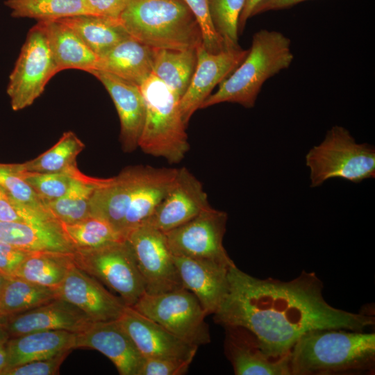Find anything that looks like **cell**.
Masks as SVG:
<instances>
[{"label":"cell","mask_w":375,"mask_h":375,"mask_svg":"<svg viewBox=\"0 0 375 375\" xmlns=\"http://www.w3.org/2000/svg\"><path fill=\"white\" fill-rule=\"evenodd\" d=\"M145 117L138 147L148 155L181 162L190 149L180 97L153 73L140 86Z\"/></svg>","instance_id":"5b68a950"},{"label":"cell","mask_w":375,"mask_h":375,"mask_svg":"<svg viewBox=\"0 0 375 375\" xmlns=\"http://www.w3.org/2000/svg\"><path fill=\"white\" fill-rule=\"evenodd\" d=\"M183 1L190 8L198 23L204 49L211 53H219L228 49L215 28L210 15L208 0Z\"/></svg>","instance_id":"f35d334b"},{"label":"cell","mask_w":375,"mask_h":375,"mask_svg":"<svg viewBox=\"0 0 375 375\" xmlns=\"http://www.w3.org/2000/svg\"><path fill=\"white\" fill-rule=\"evenodd\" d=\"M307 0H262L254 8L252 17L269 10H278L290 8Z\"/></svg>","instance_id":"ee69618b"},{"label":"cell","mask_w":375,"mask_h":375,"mask_svg":"<svg viewBox=\"0 0 375 375\" xmlns=\"http://www.w3.org/2000/svg\"><path fill=\"white\" fill-rule=\"evenodd\" d=\"M90 15L119 19L127 0H84Z\"/></svg>","instance_id":"7bdbcfd3"},{"label":"cell","mask_w":375,"mask_h":375,"mask_svg":"<svg viewBox=\"0 0 375 375\" xmlns=\"http://www.w3.org/2000/svg\"><path fill=\"white\" fill-rule=\"evenodd\" d=\"M8 364V356L6 346L5 343L0 344V375H2L3 371L6 369Z\"/></svg>","instance_id":"bcb514c9"},{"label":"cell","mask_w":375,"mask_h":375,"mask_svg":"<svg viewBox=\"0 0 375 375\" xmlns=\"http://www.w3.org/2000/svg\"><path fill=\"white\" fill-rule=\"evenodd\" d=\"M110 94L120 122L119 139L126 152L138 147L144 117L145 104L140 86L112 74L93 70L90 72Z\"/></svg>","instance_id":"d6986e66"},{"label":"cell","mask_w":375,"mask_h":375,"mask_svg":"<svg viewBox=\"0 0 375 375\" xmlns=\"http://www.w3.org/2000/svg\"><path fill=\"white\" fill-rule=\"evenodd\" d=\"M22 172L25 181L44 203L63 196L81 171L76 167L58 173L29 172L22 169Z\"/></svg>","instance_id":"d590c367"},{"label":"cell","mask_w":375,"mask_h":375,"mask_svg":"<svg viewBox=\"0 0 375 375\" xmlns=\"http://www.w3.org/2000/svg\"><path fill=\"white\" fill-rule=\"evenodd\" d=\"M290 45V40L281 32L257 31L244 60L208 97L201 109L224 102L253 108L264 83L291 65L294 56Z\"/></svg>","instance_id":"277c9868"},{"label":"cell","mask_w":375,"mask_h":375,"mask_svg":"<svg viewBox=\"0 0 375 375\" xmlns=\"http://www.w3.org/2000/svg\"><path fill=\"white\" fill-rule=\"evenodd\" d=\"M90 322L81 310L60 297L31 310L5 317V326L10 338L51 330L76 333Z\"/></svg>","instance_id":"ffe728a7"},{"label":"cell","mask_w":375,"mask_h":375,"mask_svg":"<svg viewBox=\"0 0 375 375\" xmlns=\"http://www.w3.org/2000/svg\"><path fill=\"white\" fill-rule=\"evenodd\" d=\"M173 258L183 287L196 296L207 315L215 314L228 295L231 267L206 259Z\"/></svg>","instance_id":"ac0fdd59"},{"label":"cell","mask_w":375,"mask_h":375,"mask_svg":"<svg viewBox=\"0 0 375 375\" xmlns=\"http://www.w3.org/2000/svg\"><path fill=\"white\" fill-rule=\"evenodd\" d=\"M58 297V288H50L18 277H10L0 297V315L21 313L43 305Z\"/></svg>","instance_id":"4dcf8cb0"},{"label":"cell","mask_w":375,"mask_h":375,"mask_svg":"<svg viewBox=\"0 0 375 375\" xmlns=\"http://www.w3.org/2000/svg\"><path fill=\"white\" fill-rule=\"evenodd\" d=\"M40 22L44 23L58 72L69 69L89 73L95 70L98 56L72 28L59 20Z\"/></svg>","instance_id":"484cf974"},{"label":"cell","mask_w":375,"mask_h":375,"mask_svg":"<svg viewBox=\"0 0 375 375\" xmlns=\"http://www.w3.org/2000/svg\"><path fill=\"white\" fill-rule=\"evenodd\" d=\"M74 263L115 291L132 307L145 292V285L133 249L126 240L99 248L76 249Z\"/></svg>","instance_id":"ba28073f"},{"label":"cell","mask_w":375,"mask_h":375,"mask_svg":"<svg viewBox=\"0 0 375 375\" xmlns=\"http://www.w3.org/2000/svg\"><path fill=\"white\" fill-rule=\"evenodd\" d=\"M249 50L228 48L211 53L201 45L197 49V63L190 85L180 98L179 108L184 124L188 122L214 88L226 78L244 60Z\"/></svg>","instance_id":"7c38bea8"},{"label":"cell","mask_w":375,"mask_h":375,"mask_svg":"<svg viewBox=\"0 0 375 375\" xmlns=\"http://www.w3.org/2000/svg\"><path fill=\"white\" fill-rule=\"evenodd\" d=\"M197 49H155L152 73L180 98L186 92L194 74Z\"/></svg>","instance_id":"f1b7e54d"},{"label":"cell","mask_w":375,"mask_h":375,"mask_svg":"<svg viewBox=\"0 0 375 375\" xmlns=\"http://www.w3.org/2000/svg\"><path fill=\"white\" fill-rule=\"evenodd\" d=\"M13 17L33 18L40 21L90 15L84 0H6Z\"/></svg>","instance_id":"d6a6232c"},{"label":"cell","mask_w":375,"mask_h":375,"mask_svg":"<svg viewBox=\"0 0 375 375\" xmlns=\"http://www.w3.org/2000/svg\"><path fill=\"white\" fill-rule=\"evenodd\" d=\"M228 280L229 291L213 314L215 322L248 328L274 358L288 356L295 342L310 331H363L375 324L372 312L355 313L328 304L323 297V283L313 272L302 271L297 278L282 281L253 277L235 265L229 269Z\"/></svg>","instance_id":"6da1fadb"},{"label":"cell","mask_w":375,"mask_h":375,"mask_svg":"<svg viewBox=\"0 0 375 375\" xmlns=\"http://www.w3.org/2000/svg\"><path fill=\"white\" fill-rule=\"evenodd\" d=\"M154 54V48L130 36L99 57L95 70L112 74L140 86L153 72Z\"/></svg>","instance_id":"603a6c76"},{"label":"cell","mask_w":375,"mask_h":375,"mask_svg":"<svg viewBox=\"0 0 375 375\" xmlns=\"http://www.w3.org/2000/svg\"><path fill=\"white\" fill-rule=\"evenodd\" d=\"M126 240L134 253L146 293L183 288L165 233L143 223L130 231Z\"/></svg>","instance_id":"8fae6325"},{"label":"cell","mask_w":375,"mask_h":375,"mask_svg":"<svg viewBox=\"0 0 375 375\" xmlns=\"http://www.w3.org/2000/svg\"><path fill=\"white\" fill-rule=\"evenodd\" d=\"M193 359L143 358L138 375H182Z\"/></svg>","instance_id":"60d3db41"},{"label":"cell","mask_w":375,"mask_h":375,"mask_svg":"<svg viewBox=\"0 0 375 375\" xmlns=\"http://www.w3.org/2000/svg\"><path fill=\"white\" fill-rule=\"evenodd\" d=\"M108 178H95L81 173L67 192L58 199L44 203L51 215L61 224H70L90 215V202L94 191Z\"/></svg>","instance_id":"83f0119b"},{"label":"cell","mask_w":375,"mask_h":375,"mask_svg":"<svg viewBox=\"0 0 375 375\" xmlns=\"http://www.w3.org/2000/svg\"><path fill=\"white\" fill-rule=\"evenodd\" d=\"M224 353L235 375H291L290 354L274 358L265 353L256 336L242 326H226Z\"/></svg>","instance_id":"2e32d148"},{"label":"cell","mask_w":375,"mask_h":375,"mask_svg":"<svg viewBox=\"0 0 375 375\" xmlns=\"http://www.w3.org/2000/svg\"><path fill=\"white\" fill-rule=\"evenodd\" d=\"M132 308L189 344L199 347L210 342L207 315L196 296L183 287L160 294L144 292Z\"/></svg>","instance_id":"52a82bcc"},{"label":"cell","mask_w":375,"mask_h":375,"mask_svg":"<svg viewBox=\"0 0 375 375\" xmlns=\"http://www.w3.org/2000/svg\"><path fill=\"white\" fill-rule=\"evenodd\" d=\"M76 333L65 330L35 331L10 338L6 342L8 364L12 367L74 349Z\"/></svg>","instance_id":"d4e9b609"},{"label":"cell","mask_w":375,"mask_h":375,"mask_svg":"<svg viewBox=\"0 0 375 375\" xmlns=\"http://www.w3.org/2000/svg\"><path fill=\"white\" fill-rule=\"evenodd\" d=\"M208 2L213 24L226 47H240L238 19L245 0H208Z\"/></svg>","instance_id":"e575fe53"},{"label":"cell","mask_w":375,"mask_h":375,"mask_svg":"<svg viewBox=\"0 0 375 375\" xmlns=\"http://www.w3.org/2000/svg\"><path fill=\"white\" fill-rule=\"evenodd\" d=\"M143 167H128L99 187L90 199V215L106 221L123 235V221Z\"/></svg>","instance_id":"44dd1931"},{"label":"cell","mask_w":375,"mask_h":375,"mask_svg":"<svg viewBox=\"0 0 375 375\" xmlns=\"http://www.w3.org/2000/svg\"><path fill=\"white\" fill-rule=\"evenodd\" d=\"M58 72L44 23L38 22L29 30L9 76L7 94L12 110L30 106Z\"/></svg>","instance_id":"9c48e42d"},{"label":"cell","mask_w":375,"mask_h":375,"mask_svg":"<svg viewBox=\"0 0 375 375\" xmlns=\"http://www.w3.org/2000/svg\"><path fill=\"white\" fill-rule=\"evenodd\" d=\"M262 0H245V3L238 19V33H242L247 21L252 17L256 6Z\"/></svg>","instance_id":"f6af8a7d"},{"label":"cell","mask_w":375,"mask_h":375,"mask_svg":"<svg viewBox=\"0 0 375 375\" xmlns=\"http://www.w3.org/2000/svg\"><path fill=\"white\" fill-rule=\"evenodd\" d=\"M72 350H65L52 357L26 362L6 369L2 375H54Z\"/></svg>","instance_id":"ab89813d"},{"label":"cell","mask_w":375,"mask_h":375,"mask_svg":"<svg viewBox=\"0 0 375 375\" xmlns=\"http://www.w3.org/2000/svg\"><path fill=\"white\" fill-rule=\"evenodd\" d=\"M84 147L83 142L74 132L67 131L50 149L35 158L19 165L23 171L29 172H67L77 167L76 158Z\"/></svg>","instance_id":"1f68e13d"},{"label":"cell","mask_w":375,"mask_h":375,"mask_svg":"<svg viewBox=\"0 0 375 375\" xmlns=\"http://www.w3.org/2000/svg\"><path fill=\"white\" fill-rule=\"evenodd\" d=\"M311 188H317L331 178L360 183L375 176V149L367 142H358L342 126L335 125L324 140L306 155Z\"/></svg>","instance_id":"8992f818"},{"label":"cell","mask_w":375,"mask_h":375,"mask_svg":"<svg viewBox=\"0 0 375 375\" xmlns=\"http://www.w3.org/2000/svg\"><path fill=\"white\" fill-rule=\"evenodd\" d=\"M210 207L201 183L187 168L181 167L171 189L144 223L166 233Z\"/></svg>","instance_id":"4fadbf2b"},{"label":"cell","mask_w":375,"mask_h":375,"mask_svg":"<svg viewBox=\"0 0 375 375\" xmlns=\"http://www.w3.org/2000/svg\"><path fill=\"white\" fill-rule=\"evenodd\" d=\"M0 187L17 201L40 210H48L23 177L19 164L0 163Z\"/></svg>","instance_id":"8d00e7d4"},{"label":"cell","mask_w":375,"mask_h":375,"mask_svg":"<svg viewBox=\"0 0 375 375\" xmlns=\"http://www.w3.org/2000/svg\"><path fill=\"white\" fill-rule=\"evenodd\" d=\"M119 19L130 36L154 49L202 45L198 23L183 0H127Z\"/></svg>","instance_id":"3957f363"},{"label":"cell","mask_w":375,"mask_h":375,"mask_svg":"<svg viewBox=\"0 0 375 375\" xmlns=\"http://www.w3.org/2000/svg\"><path fill=\"white\" fill-rule=\"evenodd\" d=\"M143 358L194 359L198 347L180 340L133 308L126 306L118 319Z\"/></svg>","instance_id":"e0dca14e"},{"label":"cell","mask_w":375,"mask_h":375,"mask_svg":"<svg viewBox=\"0 0 375 375\" xmlns=\"http://www.w3.org/2000/svg\"><path fill=\"white\" fill-rule=\"evenodd\" d=\"M58 20L72 28L98 58L130 37L119 19L83 15Z\"/></svg>","instance_id":"4316f807"},{"label":"cell","mask_w":375,"mask_h":375,"mask_svg":"<svg viewBox=\"0 0 375 375\" xmlns=\"http://www.w3.org/2000/svg\"><path fill=\"white\" fill-rule=\"evenodd\" d=\"M95 349L115 365L121 375H138L143 357L117 319L90 322L76 333L74 349Z\"/></svg>","instance_id":"9a60e30c"},{"label":"cell","mask_w":375,"mask_h":375,"mask_svg":"<svg viewBox=\"0 0 375 375\" xmlns=\"http://www.w3.org/2000/svg\"><path fill=\"white\" fill-rule=\"evenodd\" d=\"M0 242L32 251H76L58 221L42 225L0 221Z\"/></svg>","instance_id":"cb8c5ba5"},{"label":"cell","mask_w":375,"mask_h":375,"mask_svg":"<svg viewBox=\"0 0 375 375\" xmlns=\"http://www.w3.org/2000/svg\"><path fill=\"white\" fill-rule=\"evenodd\" d=\"M228 215L212 206L186 223L165 233L174 256L235 266L223 245Z\"/></svg>","instance_id":"30bf717a"},{"label":"cell","mask_w":375,"mask_h":375,"mask_svg":"<svg viewBox=\"0 0 375 375\" xmlns=\"http://www.w3.org/2000/svg\"><path fill=\"white\" fill-rule=\"evenodd\" d=\"M291 375H357L375 372V333L343 328L310 331L290 353Z\"/></svg>","instance_id":"7a4b0ae2"},{"label":"cell","mask_w":375,"mask_h":375,"mask_svg":"<svg viewBox=\"0 0 375 375\" xmlns=\"http://www.w3.org/2000/svg\"><path fill=\"white\" fill-rule=\"evenodd\" d=\"M10 277L4 275L0 272V297L2 294L3 290Z\"/></svg>","instance_id":"c3c4849f"},{"label":"cell","mask_w":375,"mask_h":375,"mask_svg":"<svg viewBox=\"0 0 375 375\" xmlns=\"http://www.w3.org/2000/svg\"><path fill=\"white\" fill-rule=\"evenodd\" d=\"M72 254L36 251L22 262L14 276L40 285L57 288L74 263Z\"/></svg>","instance_id":"f546056e"},{"label":"cell","mask_w":375,"mask_h":375,"mask_svg":"<svg viewBox=\"0 0 375 375\" xmlns=\"http://www.w3.org/2000/svg\"><path fill=\"white\" fill-rule=\"evenodd\" d=\"M61 224L76 250L99 248L126 240L108 222L92 215L74 224Z\"/></svg>","instance_id":"836d02e7"},{"label":"cell","mask_w":375,"mask_h":375,"mask_svg":"<svg viewBox=\"0 0 375 375\" xmlns=\"http://www.w3.org/2000/svg\"><path fill=\"white\" fill-rule=\"evenodd\" d=\"M35 252L0 242V272L14 276L22 262Z\"/></svg>","instance_id":"b9f144b4"},{"label":"cell","mask_w":375,"mask_h":375,"mask_svg":"<svg viewBox=\"0 0 375 375\" xmlns=\"http://www.w3.org/2000/svg\"><path fill=\"white\" fill-rule=\"evenodd\" d=\"M0 221L42 225L57 219L48 210L24 204L0 187Z\"/></svg>","instance_id":"74e56055"},{"label":"cell","mask_w":375,"mask_h":375,"mask_svg":"<svg viewBox=\"0 0 375 375\" xmlns=\"http://www.w3.org/2000/svg\"><path fill=\"white\" fill-rule=\"evenodd\" d=\"M58 290L60 298L78 308L92 322L117 319L127 306L119 297L74 263Z\"/></svg>","instance_id":"5bb4252c"},{"label":"cell","mask_w":375,"mask_h":375,"mask_svg":"<svg viewBox=\"0 0 375 375\" xmlns=\"http://www.w3.org/2000/svg\"><path fill=\"white\" fill-rule=\"evenodd\" d=\"M178 169L144 166L125 215L122 233H127L145 222L171 189Z\"/></svg>","instance_id":"7402d4cb"},{"label":"cell","mask_w":375,"mask_h":375,"mask_svg":"<svg viewBox=\"0 0 375 375\" xmlns=\"http://www.w3.org/2000/svg\"><path fill=\"white\" fill-rule=\"evenodd\" d=\"M9 338L5 326V317L0 315V344L6 342Z\"/></svg>","instance_id":"7dc6e473"}]
</instances>
